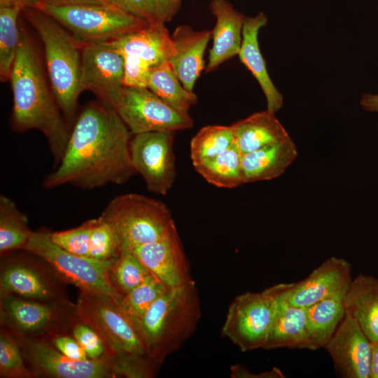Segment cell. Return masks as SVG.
<instances>
[{
	"label": "cell",
	"mask_w": 378,
	"mask_h": 378,
	"mask_svg": "<svg viewBox=\"0 0 378 378\" xmlns=\"http://www.w3.org/2000/svg\"><path fill=\"white\" fill-rule=\"evenodd\" d=\"M0 377L30 378L35 377L26 366L20 346L15 337L3 328L0 333Z\"/></svg>",
	"instance_id": "36"
},
{
	"label": "cell",
	"mask_w": 378,
	"mask_h": 378,
	"mask_svg": "<svg viewBox=\"0 0 378 378\" xmlns=\"http://www.w3.org/2000/svg\"><path fill=\"white\" fill-rule=\"evenodd\" d=\"M370 378H378V342H371Z\"/></svg>",
	"instance_id": "44"
},
{
	"label": "cell",
	"mask_w": 378,
	"mask_h": 378,
	"mask_svg": "<svg viewBox=\"0 0 378 378\" xmlns=\"http://www.w3.org/2000/svg\"><path fill=\"white\" fill-rule=\"evenodd\" d=\"M298 155L290 136L241 155L244 183L269 181L283 174Z\"/></svg>",
	"instance_id": "24"
},
{
	"label": "cell",
	"mask_w": 378,
	"mask_h": 378,
	"mask_svg": "<svg viewBox=\"0 0 378 378\" xmlns=\"http://www.w3.org/2000/svg\"><path fill=\"white\" fill-rule=\"evenodd\" d=\"M343 297L327 298L307 307L310 350L325 347L345 316Z\"/></svg>",
	"instance_id": "27"
},
{
	"label": "cell",
	"mask_w": 378,
	"mask_h": 378,
	"mask_svg": "<svg viewBox=\"0 0 378 378\" xmlns=\"http://www.w3.org/2000/svg\"><path fill=\"white\" fill-rule=\"evenodd\" d=\"M17 341L25 362L29 364L35 377L37 375L56 378L118 377L109 361L105 358L74 360L59 351L48 340H17Z\"/></svg>",
	"instance_id": "14"
},
{
	"label": "cell",
	"mask_w": 378,
	"mask_h": 378,
	"mask_svg": "<svg viewBox=\"0 0 378 378\" xmlns=\"http://www.w3.org/2000/svg\"><path fill=\"white\" fill-rule=\"evenodd\" d=\"M85 1V0H31L29 7H33L41 3H62V2H69V1ZM100 1H110V0H100Z\"/></svg>",
	"instance_id": "46"
},
{
	"label": "cell",
	"mask_w": 378,
	"mask_h": 378,
	"mask_svg": "<svg viewBox=\"0 0 378 378\" xmlns=\"http://www.w3.org/2000/svg\"><path fill=\"white\" fill-rule=\"evenodd\" d=\"M131 134L113 108L102 102L87 104L71 129L60 162L45 177L43 186L94 189L127 183L136 174L130 155Z\"/></svg>",
	"instance_id": "1"
},
{
	"label": "cell",
	"mask_w": 378,
	"mask_h": 378,
	"mask_svg": "<svg viewBox=\"0 0 378 378\" xmlns=\"http://www.w3.org/2000/svg\"><path fill=\"white\" fill-rule=\"evenodd\" d=\"M171 36L175 52L168 61L183 86L193 91L204 69V55L211 38V31H195L188 25L182 24L175 29Z\"/></svg>",
	"instance_id": "22"
},
{
	"label": "cell",
	"mask_w": 378,
	"mask_h": 378,
	"mask_svg": "<svg viewBox=\"0 0 378 378\" xmlns=\"http://www.w3.org/2000/svg\"><path fill=\"white\" fill-rule=\"evenodd\" d=\"M122 250V241L113 225L102 216L93 218L89 258L102 261H114Z\"/></svg>",
	"instance_id": "35"
},
{
	"label": "cell",
	"mask_w": 378,
	"mask_h": 378,
	"mask_svg": "<svg viewBox=\"0 0 378 378\" xmlns=\"http://www.w3.org/2000/svg\"><path fill=\"white\" fill-rule=\"evenodd\" d=\"M110 1L129 14L149 23L162 22L155 0H110Z\"/></svg>",
	"instance_id": "39"
},
{
	"label": "cell",
	"mask_w": 378,
	"mask_h": 378,
	"mask_svg": "<svg viewBox=\"0 0 378 378\" xmlns=\"http://www.w3.org/2000/svg\"><path fill=\"white\" fill-rule=\"evenodd\" d=\"M1 324L17 340H48L70 334L79 321L76 304L1 296Z\"/></svg>",
	"instance_id": "8"
},
{
	"label": "cell",
	"mask_w": 378,
	"mask_h": 378,
	"mask_svg": "<svg viewBox=\"0 0 378 378\" xmlns=\"http://www.w3.org/2000/svg\"><path fill=\"white\" fill-rule=\"evenodd\" d=\"M106 295L80 291L77 313L80 322L92 327L105 347V358L118 377H153L158 367L149 356L136 327Z\"/></svg>",
	"instance_id": "3"
},
{
	"label": "cell",
	"mask_w": 378,
	"mask_h": 378,
	"mask_svg": "<svg viewBox=\"0 0 378 378\" xmlns=\"http://www.w3.org/2000/svg\"><path fill=\"white\" fill-rule=\"evenodd\" d=\"M126 248L169 288L193 281L177 230L154 242Z\"/></svg>",
	"instance_id": "18"
},
{
	"label": "cell",
	"mask_w": 378,
	"mask_h": 378,
	"mask_svg": "<svg viewBox=\"0 0 378 378\" xmlns=\"http://www.w3.org/2000/svg\"><path fill=\"white\" fill-rule=\"evenodd\" d=\"M93 219L80 225L64 231L50 232L53 243L71 253L89 257L90 238Z\"/></svg>",
	"instance_id": "37"
},
{
	"label": "cell",
	"mask_w": 378,
	"mask_h": 378,
	"mask_svg": "<svg viewBox=\"0 0 378 378\" xmlns=\"http://www.w3.org/2000/svg\"><path fill=\"white\" fill-rule=\"evenodd\" d=\"M351 272L348 261L330 257L304 279L281 285L290 304L307 308L327 298L344 296L352 281Z\"/></svg>",
	"instance_id": "16"
},
{
	"label": "cell",
	"mask_w": 378,
	"mask_h": 378,
	"mask_svg": "<svg viewBox=\"0 0 378 378\" xmlns=\"http://www.w3.org/2000/svg\"><path fill=\"white\" fill-rule=\"evenodd\" d=\"M241 153L236 144L211 159L193 165L208 183L218 188H234L244 183Z\"/></svg>",
	"instance_id": "30"
},
{
	"label": "cell",
	"mask_w": 378,
	"mask_h": 378,
	"mask_svg": "<svg viewBox=\"0 0 378 378\" xmlns=\"http://www.w3.org/2000/svg\"><path fill=\"white\" fill-rule=\"evenodd\" d=\"M274 295L276 307L264 349H307V308L294 306L288 300L281 284L268 288Z\"/></svg>",
	"instance_id": "20"
},
{
	"label": "cell",
	"mask_w": 378,
	"mask_h": 378,
	"mask_svg": "<svg viewBox=\"0 0 378 378\" xmlns=\"http://www.w3.org/2000/svg\"><path fill=\"white\" fill-rule=\"evenodd\" d=\"M22 13L39 35L44 47L49 83L69 125L74 123L81 89V48L55 20L33 7Z\"/></svg>",
	"instance_id": "5"
},
{
	"label": "cell",
	"mask_w": 378,
	"mask_h": 378,
	"mask_svg": "<svg viewBox=\"0 0 378 378\" xmlns=\"http://www.w3.org/2000/svg\"><path fill=\"white\" fill-rule=\"evenodd\" d=\"M174 132L156 131L134 134L130 141L133 166L148 190L166 195L176 177Z\"/></svg>",
	"instance_id": "13"
},
{
	"label": "cell",
	"mask_w": 378,
	"mask_h": 378,
	"mask_svg": "<svg viewBox=\"0 0 378 378\" xmlns=\"http://www.w3.org/2000/svg\"><path fill=\"white\" fill-rule=\"evenodd\" d=\"M29 253L1 257V296L13 295L42 302L68 301L66 282L44 260Z\"/></svg>",
	"instance_id": "10"
},
{
	"label": "cell",
	"mask_w": 378,
	"mask_h": 378,
	"mask_svg": "<svg viewBox=\"0 0 378 378\" xmlns=\"http://www.w3.org/2000/svg\"><path fill=\"white\" fill-rule=\"evenodd\" d=\"M152 274L127 248L114 260L110 270L111 282L120 295L127 293Z\"/></svg>",
	"instance_id": "34"
},
{
	"label": "cell",
	"mask_w": 378,
	"mask_h": 378,
	"mask_svg": "<svg viewBox=\"0 0 378 378\" xmlns=\"http://www.w3.org/2000/svg\"><path fill=\"white\" fill-rule=\"evenodd\" d=\"M10 81L13 130L41 132L48 142L55 168L64 155L71 130L47 82L34 43L22 28Z\"/></svg>",
	"instance_id": "2"
},
{
	"label": "cell",
	"mask_w": 378,
	"mask_h": 378,
	"mask_svg": "<svg viewBox=\"0 0 378 378\" xmlns=\"http://www.w3.org/2000/svg\"><path fill=\"white\" fill-rule=\"evenodd\" d=\"M123 58L158 66L174 54L175 48L164 22H157L105 41Z\"/></svg>",
	"instance_id": "19"
},
{
	"label": "cell",
	"mask_w": 378,
	"mask_h": 378,
	"mask_svg": "<svg viewBox=\"0 0 378 378\" xmlns=\"http://www.w3.org/2000/svg\"><path fill=\"white\" fill-rule=\"evenodd\" d=\"M234 141L241 155L278 143L290 136L276 118L267 109L256 112L231 125Z\"/></svg>",
	"instance_id": "26"
},
{
	"label": "cell",
	"mask_w": 378,
	"mask_h": 378,
	"mask_svg": "<svg viewBox=\"0 0 378 378\" xmlns=\"http://www.w3.org/2000/svg\"><path fill=\"white\" fill-rule=\"evenodd\" d=\"M24 7L0 6V79L10 80L20 38L18 18Z\"/></svg>",
	"instance_id": "32"
},
{
	"label": "cell",
	"mask_w": 378,
	"mask_h": 378,
	"mask_svg": "<svg viewBox=\"0 0 378 378\" xmlns=\"http://www.w3.org/2000/svg\"><path fill=\"white\" fill-rule=\"evenodd\" d=\"M267 23V18L262 12L255 17H245L238 55L259 83L266 98L267 109L276 113L283 106V96L268 74L258 43L259 30Z\"/></svg>",
	"instance_id": "23"
},
{
	"label": "cell",
	"mask_w": 378,
	"mask_h": 378,
	"mask_svg": "<svg viewBox=\"0 0 378 378\" xmlns=\"http://www.w3.org/2000/svg\"><path fill=\"white\" fill-rule=\"evenodd\" d=\"M52 344L62 354L74 360L89 359L83 347L72 334H61L50 340Z\"/></svg>",
	"instance_id": "40"
},
{
	"label": "cell",
	"mask_w": 378,
	"mask_h": 378,
	"mask_svg": "<svg viewBox=\"0 0 378 378\" xmlns=\"http://www.w3.org/2000/svg\"><path fill=\"white\" fill-rule=\"evenodd\" d=\"M360 104L365 111L378 113V94H363Z\"/></svg>",
	"instance_id": "43"
},
{
	"label": "cell",
	"mask_w": 378,
	"mask_h": 378,
	"mask_svg": "<svg viewBox=\"0 0 378 378\" xmlns=\"http://www.w3.org/2000/svg\"><path fill=\"white\" fill-rule=\"evenodd\" d=\"M33 231L28 218L10 197L0 196V253L3 257L16 251H22Z\"/></svg>",
	"instance_id": "29"
},
{
	"label": "cell",
	"mask_w": 378,
	"mask_h": 378,
	"mask_svg": "<svg viewBox=\"0 0 378 378\" xmlns=\"http://www.w3.org/2000/svg\"><path fill=\"white\" fill-rule=\"evenodd\" d=\"M209 9L215 16L216 24L211 31L213 45L205 68L206 72L214 71L239 54L245 18L227 0H211Z\"/></svg>",
	"instance_id": "21"
},
{
	"label": "cell",
	"mask_w": 378,
	"mask_h": 378,
	"mask_svg": "<svg viewBox=\"0 0 378 378\" xmlns=\"http://www.w3.org/2000/svg\"><path fill=\"white\" fill-rule=\"evenodd\" d=\"M232 126L207 125L201 128L190 144L192 165L211 159L234 144Z\"/></svg>",
	"instance_id": "33"
},
{
	"label": "cell",
	"mask_w": 378,
	"mask_h": 378,
	"mask_svg": "<svg viewBox=\"0 0 378 378\" xmlns=\"http://www.w3.org/2000/svg\"><path fill=\"white\" fill-rule=\"evenodd\" d=\"M324 348L344 377L370 378L371 341L351 317L345 314Z\"/></svg>",
	"instance_id": "17"
},
{
	"label": "cell",
	"mask_w": 378,
	"mask_h": 378,
	"mask_svg": "<svg viewBox=\"0 0 378 378\" xmlns=\"http://www.w3.org/2000/svg\"><path fill=\"white\" fill-rule=\"evenodd\" d=\"M276 307V298L269 288L237 296L229 306L223 335L243 352L263 349Z\"/></svg>",
	"instance_id": "11"
},
{
	"label": "cell",
	"mask_w": 378,
	"mask_h": 378,
	"mask_svg": "<svg viewBox=\"0 0 378 378\" xmlns=\"http://www.w3.org/2000/svg\"><path fill=\"white\" fill-rule=\"evenodd\" d=\"M31 0H0V6L20 5L23 7L29 6Z\"/></svg>",
	"instance_id": "45"
},
{
	"label": "cell",
	"mask_w": 378,
	"mask_h": 378,
	"mask_svg": "<svg viewBox=\"0 0 378 378\" xmlns=\"http://www.w3.org/2000/svg\"><path fill=\"white\" fill-rule=\"evenodd\" d=\"M33 8L55 20L80 43L106 41L149 23L108 1L41 3Z\"/></svg>",
	"instance_id": "6"
},
{
	"label": "cell",
	"mask_w": 378,
	"mask_h": 378,
	"mask_svg": "<svg viewBox=\"0 0 378 378\" xmlns=\"http://www.w3.org/2000/svg\"><path fill=\"white\" fill-rule=\"evenodd\" d=\"M162 22H170L180 9L182 0H155Z\"/></svg>",
	"instance_id": "42"
},
{
	"label": "cell",
	"mask_w": 378,
	"mask_h": 378,
	"mask_svg": "<svg viewBox=\"0 0 378 378\" xmlns=\"http://www.w3.org/2000/svg\"><path fill=\"white\" fill-rule=\"evenodd\" d=\"M169 288L151 274L140 285L127 293L117 296L114 300L120 312L137 329L148 308Z\"/></svg>",
	"instance_id": "31"
},
{
	"label": "cell",
	"mask_w": 378,
	"mask_h": 378,
	"mask_svg": "<svg viewBox=\"0 0 378 378\" xmlns=\"http://www.w3.org/2000/svg\"><path fill=\"white\" fill-rule=\"evenodd\" d=\"M345 314L354 318L372 342H378V279L358 274L343 297Z\"/></svg>",
	"instance_id": "25"
},
{
	"label": "cell",
	"mask_w": 378,
	"mask_h": 378,
	"mask_svg": "<svg viewBox=\"0 0 378 378\" xmlns=\"http://www.w3.org/2000/svg\"><path fill=\"white\" fill-rule=\"evenodd\" d=\"M148 88L183 114H189L190 107L197 101L193 91L183 86L168 60L150 69Z\"/></svg>",
	"instance_id": "28"
},
{
	"label": "cell",
	"mask_w": 378,
	"mask_h": 378,
	"mask_svg": "<svg viewBox=\"0 0 378 378\" xmlns=\"http://www.w3.org/2000/svg\"><path fill=\"white\" fill-rule=\"evenodd\" d=\"M200 316V300L194 281L170 288L148 308L137 330L158 368L193 334Z\"/></svg>",
	"instance_id": "4"
},
{
	"label": "cell",
	"mask_w": 378,
	"mask_h": 378,
	"mask_svg": "<svg viewBox=\"0 0 378 378\" xmlns=\"http://www.w3.org/2000/svg\"><path fill=\"white\" fill-rule=\"evenodd\" d=\"M71 334L89 359H106L104 345L97 332L89 325L79 321L74 326Z\"/></svg>",
	"instance_id": "38"
},
{
	"label": "cell",
	"mask_w": 378,
	"mask_h": 378,
	"mask_svg": "<svg viewBox=\"0 0 378 378\" xmlns=\"http://www.w3.org/2000/svg\"><path fill=\"white\" fill-rule=\"evenodd\" d=\"M22 251L44 260L64 281L74 284L81 292L112 298L120 295L110 277L114 261H102L68 252L52 241L48 230L32 232Z\"/></svg>",
	"instance_id": "9"
},
{
	"label": "cell",
	"mask_w": 378,
	"mask_h": 378,
	"mask_svg": "<svg viewBox=\"0 0 378 378\" xmlns=\"http://www.w3.org/2000/svg\"><path fill=\"white\" fill-rule=\"evenodd\" d=\"M230 377L233 378H283L284 375L279 369L276 368L260 374H253L244 366L234 365L231 367Z\"/></svg>",
	"instance_id": "41"
},
{
	"label": "cell",
	"mask_w": 378,
	"mask_h": 378,
	"mask_svg": "<svg viewBox=\"0 0 378 378\" xmlns=\"http://www.w3.org/2000/svg\"><path fill=\"white\" fill-rule=\"evenodd\" d=\"M124 59L105 41L82 43L81 89L113 108L123 87Z\"/></svg>",
	"instance_id": "15"
},
{
	"label": "cell",
	"mask_w": 378,
	"mask_h": 378,
	"mask_svg": "<svg viewBox=\"0 0 378 378\" xmlns=\"http://www.w3.org/2000/svg\"><path fill=\"white\" fill-rule=\"evenodd\" d=\"M132 134L190 129L193 120L181 113L147 88L122 87L113 107Z\"/></svg>",
	"instance_id": "12"
},
{
	"label": "cell",
	"mask_w": 378,
	"mask_h": 378,
	"mask_svg": "<svg viewBox=\"0 0 378 378\" xmlns=\"http://www.w3.org/2000/svg\"><path fill=\"white\" fill-rule=\"evenodd\" d=\"M101 216L115 228L123 248L154 242L176 230L164 202L137 193L116 196Z\"/></svg>",
	"instance_id": "7"
}]
</instances>
